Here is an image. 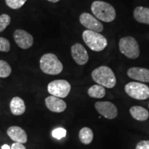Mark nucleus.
Here are the masks:
<instances>
[{"mask_svg":"<svg viewBox=\"0 0 149 149\" xmlns=\"http://www.w3.org/2000/svg\"><path fill=\"white\" fill-rule=\"evenodd\" d=\"M82 37L85 44L93 51H102L108 45L107 38L100 33L86 30L84 31Z\"/></svg>","mask_w":149,"mask_h":149,"instance_id":"4","label":"nucleus"},{"mask_svg":"<svg viewBox=\"0 0 149 149\" xmlns=\"http://www.w3.org/2000/svg\"><path fill=\"white\" fill-rule=\"evenodd\" d=\"M27 0H6V3L9 8L17 10L23 6Z\"/></svg>","mask_w":149,"mask_h":149,"instance_id":"21","label":"nucleus"},{"mask_svg":"<svg viewBox=\"0 0 149 149\" xmlns=\"http://www.w3.org/2000/svg\"><path fill=\"white\" fill-rule=\"evenodd\" d=\"M40 68L44 73L56 75L62 71L63 64L55 54L46 53L41 57Z\"/></svg>","mask_w":149,"mask_h":149,"instance_id":"3","label":"nucleus"},{"mask_svg":"<svg viewBox=\"0 0 149 149\" xmlns=\"http://www.w3.org/2000/svg\"><path fill=\"white\" fill-rule=\"evenodd\" d=\"M91 11L98 19L104 22H113L116 17L114 7L102 1H95L91 5Z\"/></svg>","mask_w":149,"mask_h":149,"instance_id":"2","label":"nucleus"},{"mask_svg":"<svg viewBox=\"0 0 149 149\" xmlns=\"http://www.w3.org/2000/svg\"><path fill=\"white\" fill-rule=\"evenodd\" d=\"M47 1H50V2H52V3H57V2H58L59 1H60V0H47Z\"/></svg>","mask_w":149,"mask_h":149,"instance_id":"28","label":"nucleus"},{"mask_svg":"<svg viewBox=\"0 0 149 149\" xmlns=\"http://www.w3.org/2000/svg\"><path fill=\"white\" fill-rule=\"evenodd\" d=\"M71 86L70 83L64 79L54 80L48 84V92L51 95L59 98H64L69 94Z\"/></svg>","mask_w":149,"mask_h":149,"instance_id":"7","label":"nucleus"},{"mask_svg":"<svg viewBox=\"0 0 149 149\" xmlns=\"http://www.w3.org/2000/svg\"><path fill=\"white\" fill-rule=\"evenodd\" d=\"M66 130L63 128H57L54 129L52 131V136L54 138H56L57 139H61L63 137H66Z\"/></svg>","mask_w":149,"mask_h":149,"instance_id":"23","label":"nucleus"},{"mask_svg":"<svg viewBox=\"0 0 149 149\" xmlns=\"http://www.w3.org/2000/svg\"><path fill=\"white\" fill-rule=\"evenodd\" d=\"M125 92L130 97L138 100H145L149 97V88L142 83L131 82L125 86Z\"/></svg>","mask_w":149,"mask_h":149,"instance_id":"6","label":"nucleus"},{"mask_svg":"<svg viewBox=\"0 0 149 149\" xmlns=\"http://www.w3.org/2000/svg\"><path fill=\"white\" fill-rule=\"evenodd\" d=\"M93 79L98 84L108 88H112L116 85L117 79L114 72L109 66L98 67L92 72Z\"/></svg>","mask_w":149,"mask_h":149,"instance_id":"1","label":"nucleus"},{"mask_svg":"<svg viewBox=\"0 0 149 149\" xmlns=\"http://www.w3.org/2000/svg\"><path fill=\"white\" fill-rule=\"evenodd\" d=\"M127 74L131 79L142 82H149V70L146 68L132 67L128 70Z\"/></svg>","mask_w":149,"mask_h":149,"instance_id":"13","label":"nucleus"},{"mask_svg":"<svg viewBox=\"0 0 149 149\" xmlns=\"http://www.w3.org/2000/svg\"><path fill=\"white\" fill-rule=\"evenodd\" d=\"M79 140L84 144H89L93 139V130L88 127H84L79 130Z\"/></svg>","mask_w":149,"mask_h":149,"instance_id":"18","label":"nucleus"},{"mask_svg":"<svg viewBox=\"0 0 149 149\" xmlns=\"http://www.w3.org/2000/svg\"><path fill=\"white\" fill-rule=\"evenodd\" d=\"M134 17L139 23L149 25V8L143 6H137L134 10Z\"/></svg>","mask_w":149,"mask_h":149,"instance_id":"17","label":"nucleus"},{"mask_svg":"<svg viewBox=\"0 0 149 149\" xmlns=\"http://www.w3.org/2000/svg\"><path fill=\"white\" fill-rule=\"evenodd\" d=\"M11 18L7 14H2L0 15V33L3 32L10 24Z\"/></svg>","mask_w":149,"mask_h":149,"instance_id":"22","label":"nucleus"},{"mask_svg":"<svg viewBox=\"0 0 149 149\" xmlns=\"http://www.w3.org/2000/svg\"><path fill=\"white\" fill-rule=\"evenodd\" d=\"M12 68L7 61L0 60V77L6 78L11 74Z\"/></svg>","mask_w":149,"mask_h":149,"instance_id":"20","label":"nucleus"},{"mask_svg":"<svg viewBox=\"0 0 149 149\" xmlns=\"http://www.w3.org/2000/svg\"><path fill=\"white\" fill-rule=\"evenodd\" d=\"M45 103L46 107L50 111L55 113H61L66 109V104L61 98L51 95L46 98Z\"/></svg>","mask_w":149,"mask_h":149,"instance_id":"12","label":"nucleus"},{"mask_svg":"<svg viewBox=\"0 0 149 149\" xmlns=\"http://www.w3.org/2000/svg\"><path fill=\"white\" fill-rule=\"evenodd\" d=\"M7 134L12 140L17 143L25 144L27 142L28 137L25 130L19 126H11L7 130Z\"/></svg>","mask_w":149,"mask_h":149,"instance_id":"14","label":"nucleus"},{"mask_svg":"<svg viewBox=\"0 0 149 149\" xmlns=\"http://www.w3.org/2000/svg\"><path fill=\"white\" fill-rule=\"evenodd\" d=\"M71 55L74 61L79 65H84L88 62L89 57L86 48L79 43L74 44L71 47Z\"/></svg>","mask_w":149,"mask_h":149,"instance_id":"11","label":"nucleus"},{"mask_svg":"<svg viewBox=\"0 0 149 149\" xmlns=\"http://www.w3.org/2000/svg\"><path fill=\"white\" fill-rule=\"evenodd\" d=\"M119 48L121 53L129 59H137L140 53L138 43L133 37H122L119 42Z\"/></svg>","mask_w":149,"mask_h":149,"instance_id":"5","label":"nucleus"},{"mask_svg":"<svg viewBox=\"0 0 149 149\" xmlns=\"http://www.w3.org/2000/svg\"><path fill=\"white\" fill-rule=\"evenodd\" d=\"M130 113L134 119L140 122H144L148 120L149 113L144 107L139 106H134L130 109Z\"/></svg>","mask_w":149,"mask_h":149,"instance_id":"16","label":"nucleus"},{"mask_svg":"<svg viewBox=\"0 0 149 149\" xmlns=\"http://www.w3.org/2000/svg\"><path fill=\"white\" fill-rule=\"evenodd\" d=\"M10 49V44L8 40L4 37H0V52L7 53Z\"/></svg>","mask_w":149,"mask_h":149,"instance_id":"24","label":"nucleus"},{"mask_svg":"<svg viewBox=\"0 0 149 149\" xmlns=\"http://www.w3.org/2000/svg\"><path fill=\"white\" fill-rule=\"evenodd\" d=\"M13 37L16 44L22 49H28L31 48L34 42L32 35L22 29L16 30L14 32Z\"/></svg>","mask_w":149,"mask_h":149,"instance_id":"10","label":"nucleus"},{"mask_svg":"<svg viewBox=\"0 0 149 149\" xmlns=\"http://www.w3.org/2000/svg\"><path fill=\"white\" fill-rule=\"evenodd\" d=\"M11 113L14 115H21L26 111V106L24 100L19 97H15L10 103Z\"/></svg>","mask_w":149,"mask_h":149,"instance_id":"15","label":"nucleus"},{"mask_svg":"<svg viewBox=\"0 0 149 149\" xmlns=\"http://www.w3.org/2000/svg\"><path fill=\"white\" fill-rule=\"evenodd\" d=\"M135 149H149V140H143L138 142Z\"/></svg>","mask_w":149,"mask_h":149,"instance_id":"25","label":"nucleus"},{"mask_svg":"<svg viewBox=\"0 0 149 149\" xmlns=\"http://www.w3.org/2000/svg\"><path fill=\"white\" fill-rule=\"evenodd\" d=\"M79 22L88 30L97 33H101L104 30V26L101 22L88 13H83L79 17Z\"/></svg>","mask_w":149,"mask_h":149,"instance_id":"8","label":"nucleus"},{"mask_svg":"<svg viewBox=\"0 0 149 149\" xmlns=\"http://www.w3.org/2000/svg\"><path fill=\"white\" fill-rule=\"evenodd\" d=\"M88 94L93 98H103L106 95L105 87L100 84L93 85L88 88Z\"/></svg>","mask_w":149,"mask_h":149,"instance_id":"19","label":"nucleus"},{"mask_svg":"<svg viewBox=\"0 0 149 149\" xmlns=\"http://www.w3.org/2000/svg\"><path fill=\"white\" fill-rule=\"evenodd\" d=\"M10 149H26V147L24 146L23 144H21V143L15 142L12 144Z\"/></svg>","mask_w":149,"mask_h":149,"instance_id":"26","label":"nucleus"},{"mask_svg":"<svg viewBox=\"0 0 149 149\" xmlns=\"http://www.w3.org/2000/svg\"><path fill=\"white\" fill-rule=\"evenodd\" d=\"M95 107L99 113L109 120H113L118 115L116 106L111 102H97Z\"/></svg>","mask_w":149,"mask_h":149,"instance_id":"9","label":"nucleus"},{"mask_svg":"<svg viewBox=\"0 0 149 149\" xmlns=\"http://www.w3.org/2000/svg\"><path fill=\"white\" fill-rule=\"evenodd\" d=\"M1 149H10V147L8 144H3L1 146Z\"/></svg>","mask_w":149,"mask_h":149,"instance_id":"27","label":"nucleus"},{"mask_svg":"<svg viewBox=\"0 0 149 149\" xmlns=\"http://www.w3.org/2000/svg\"><path fill=\"white\" fill-rule=\"evenodd\" d=\"M148 108H149V104H148Z\"/></svg>","mask_w":149,"mask_h":149,"instance_id":"29","label":"nucleus"}]
</instances>
